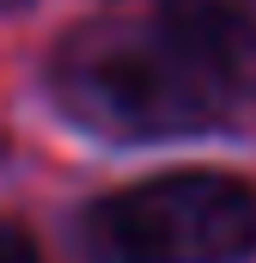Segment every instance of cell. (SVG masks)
<instances>
[{
	"label": "cell",
	"instance_id": "1",
	"mask_svg": "<svg viewBox=\"0 0 256 263\" xmlns=\"http://www.w3.org/2000/svg\"><path fill=\"white\" fill-rule=\"evenodd\" d=\"M55 86H61L67 110L104 135L207 129L226 117V98H232L159 25H128V18L73 31L55 55Z\"/></svg>",
	"mask_w": 256,
	"mask_h": 263
},
{
	"label": "cell",
	"instance_id": "2",
	"mask_svg": "<svg viewBox=\"0 0 256 263\" xmlns=\"http://www.w3.org/2000/svg\"><path fill=\"white\" fill-rule=\"evenodd\" d=\"M104 263H244L256 251V190L220 172H171L92 208Z\"/></svg>",
	"mask_w": 256,
	"mask_h": 263
},
{
	"label": "cell",
	"instance_id": "3",
	"mask_svg": "<svg viewBox=\"0 0 256 263\" xmlns=\"http://www.w3.org/2000/svg\"><path fill=\"white\" fill-rule=\"evenodd\" d=\"M159 31L226 92L256 80V0H159Z\"/></svg>",
	"mask_w": 256,
	"mask_h": 263
},
{
	"label": "cell",
	"instance_id": "4",
	"mask_svg": "<svg viewBox=\"0 0 256 263\" xmlns=\"http://www.w3.org/2000/svg\"><path fill=\"white\" fill-rule=\"evenodd\" d=\"M0 263H43L37 245H31V233L12 227V220H0Z\"/></svg>",
	"mask_w": 256,
	"mask_h": 263
},
{
	"label": "cell",
	"instance_id": "5",
	"mask_svg": "<svg viewBox=\"0 0 256 263\" xmlns=\"http://www.w3.org/2000/svg\"><path fill=\"white\" fill-rule=\"evenodd\" d=\"M12 6H18V0H0V12H12Z\"/></svg>",
	"mask_w": 256,
	"mask_h": 263
}]
</instances>
